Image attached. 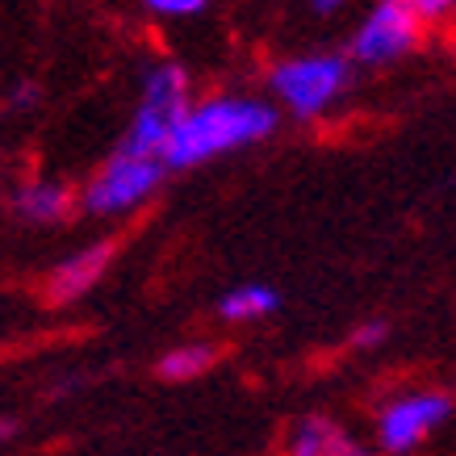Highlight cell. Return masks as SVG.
Masks as SVG:
<instances>
[{
	"label": "cell",
	"mask_w": 456,
	"mask_h": 456,
	"mask_svg": "<svg viewBox=\"0 0 456 456\" xmlns=\"http://www.w3.org/2000/svg\"><path fill=\"white\" fill-rule=\"evenodd\" d=\"M277 130V110L264 101L248 97H214V101H189L172 130H167L159 159L164 167H197L206 159H218L226 151L251 147Z\"/></svg>",
	"instance_id": "cell-1"
},
{
	"label": "cell",
	"mask_w": 456,
	"mask_h": 456,
	"mask_svg": "<svg viewBox=\"0 0 456 456\" xmlns=\"http://www.w3.org/2000/svg\"><path fill=\"white\" fill-rule=\"evenodd\" d=\"M189 105V76L176 63H159L142 76V93L139 105H134V118H130V130H126L122 147L126 151H142V155H159L167 130Z\"/></svg>",
	"instance_id": "cell-2"
},
{
	"label": "cell",
	"mask_w": 456,
	"mask_h": 456,
	"mask_svg": "<svg viewBox=\"0 0 456 456\" xmlns=\"http://www.w3.org/2000/svg\"><path fill=\"white\" fill-rule=\"evenodd\" d=\"M164 172L167 167L159 155H142V151L118 147V155L101 167L97 176L88 180V189H84V209H88V214H101V218L126 214V209L142 206V201L159 189Z\"/></svg>",
	"instance_id": "cell-3"
},
{
	"label": "cell",
	"mask_w": 456,
	"mask_h": 456,
	"mask_svg": "<svg viewBox=\"0 0 456 456\" xmlns=\"http://www.w3.org/2000/svg\"><path fill=\"white\" fill-rule=\"evenodd\" d=\"M423 17L415 13L411 0H377L373 13L360 21L356 38H352V59L381 68V63H398L402 55H411L423 38Z\"/></svg>",
	"instance_id": "cell-4"
},
{
	"label": "cell",
	"mask_w": 456,
	"mask_h": 456,
	"mask_svg": "<svg viewBox=\"0 0 456 456\" xmlns=\"http://www.w3.org/2000/svg\"><path fill=\"white\" fill-rule=\"evenodd\" d=\"M273 88H277V97L297 118H318L347 88V59H339V55L289 59V63H281L273 71Z\"/></svg>",
	"instance_id": "cell-5"
},
{
	"label": "cell",
	"mask_w": 456,
	"mask_h": 456,
	"mask_svg": "<svg viewBox=\"0 0 456 456\" xmlns=\"http://www.w3.org/2000/svg\"><path fill=\"white\" fill-rule=\"evenodd\" d=\"M448 415H452V398L448 394H411V398L394 402L381 415V444H386V452L419 448L440 423H448Z\"/></svg>",
	"instance_id": "cell-6"
},
{
	"label": "cell",
	"mask_w": 456,
	"mask_h": 456,
	"mask_svg": "<svg viewBox=\"0 0 456 456\" xmlns=\"http://www.w3.org/2000/svg\"><path fill=\"white\" fill-rule=\"evenodd\" d=\"M110 260H113V243H93L88 251L71 256L68 264H59L51 285H46L51 302H76L80 293H88L93 285H97L101 273L110 268Z\"/></svg>",
	"instance_id": "cell-7"
},
{
	"label": "cell",
	"mask_w": 456,
	"mask_h": 456,
	"mask_svg": "<svg viewBox=\"0 0 456 456\" xmlns=\"http://www.w3.org/2000/svg\"><path fill=\"white\" fill-rule=\"evenodd\" d=\"M71 209V193L55 180H34L26 189H17V214L26 222H63Z\"/></svg>",
	"instance_id": "cell-8"
},
{
	"label": "cell",
	"mask_w": 456,
	"mask_h": 456,
	"mask_svg": "<svg viewBox=\"0 0 456 456\" xmlns=\"http://www.w3.org/2000/svg\"><path fill=\"white\" fill-rule=\"evenodd\" d=\"M293 452L297 456H352L360 448L335 423H327V419H305L302 428H297V436H293Z\"/></svg>",
	"instance_id": "cell-9"
},
{
	"label": "cell",
	"mask_w": 456,
	"mask_h": 456,
	"mask_svg": "<svg viewBox=\"0 0 456 456\" xmlns=\"http://www.w3.org/2000/svg\"><path fill=\"white\" fill-rule=\"evenodd\" d=\"M281 305V293L268 289V285H243V289H231L218 302V314L231 318V322H251V318L273 314Z\"/></svg>",
	"instance_id": "cell-10"
},
{
	"label": "cell",
	"mask_w": 456,
	"mask_h": 456,
	"mask_svg": "<svg viewBox=\"0 0 456 456\" xmlns=\"http://www.w3.org/2000/svg\"><path fill=\"white\" fill-rule=\"evenodd\" d=\"M218 360V347L209 344H189V347H176V352H167L164 360H159V373L167 377V381H193V377H201Z\"/></svg>",
	"instance_id": "cell-11"
},
{
	"label": "cell",
	"mask_w": 456,
	"mask_h": 456,
	"mask_svg": "<svg viewBox=\"0 0 456 456\" xmlns=\"http://www.w3.org/2000/svg\"><path fill=\"white\" fill-rule=\"evenodd\" d=\"M147 4L164 17H193L206 9V0H147Z\"/></svg>",
	"instance_id": "cell-12"
},
{
	"label": "cell",
	"mask_w": 456,
	"mask_h": 456,
	"mask_svg": "<svg viewBox=\"0 0 456 456\" xmlns=\"http://www.w3.org/2000/svg\"><path fill=\"white\" fill-rule=\"evenodd\" d=\"M411 4H415V13L423 21H440V17L452 13V0H411Z\"/></svg>",
	"instance_id": "cell-13"
},
{
	"label": "cell",
	"mask_w": 456,
	"mask_h": 456,
	"mask_svg": "<svg viewBox=\"0 0 456 456\" xmlns=\"http://www.w3.org/2000/svg\"><path fill=\"white\" fill-rule=\"evenodd\" d=\"M386 339V322H369L356 331V347H369V344H381Z\"/></svg>",
	"instance_id": "cell-14"
},
{
	"label": "cell",
	"mask_w": 456,
	"mask_h": 456,
	"mask_svg": "<svg viewBox=\"0 0 456 456\" xmlns=\"http://www.w3.org/2000/svg\"><path fill=\"white\" fill-rule=\"evenodd\" d=\"M9 105L13 110H29V105H38V88H29V84H21L13 97H9Z\"/></svg>",
	"instance_id": "cell-15"
},
{
	"label": "cell",
	"mask_w": 456,
	"mask_h": 456,
	"mask_svg": "<svg viewBox=\"0 0 456 456\" xmlns=\"http://www.w3.org/2000/svg\"><path fill=\"white\" fill-rule=\"evenodd\" d=\"M310 4H314V13H335L344 0H310Z\"/></svg>",
	"instance_id": "cell-16"
},
{
	"label": "cell",
	"mask_w": 456,
	"mask_h": 456,
	"mask_svg": "<svg viewBox=\"0 0 456 456\" xmlns=\"http://www.w3.org/2000/svg\"><path fill=\"white\" fill-rule=\"evenodd\" d=\"M13 431H17V423H13V419H0V440H9Z\"/></svg>",
	"instance_id": "cell-17"
}]
</instances>
